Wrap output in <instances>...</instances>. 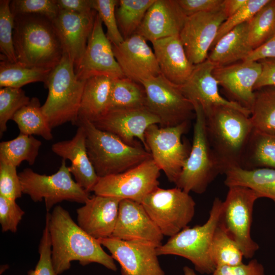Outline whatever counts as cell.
<instances>
[{"instance_id": "cell-1", "label": "cell", "mask_w": 275, "mask_h": 275, "mask_svg": "<svg viewBox=\"0 0 275 275\" xmlns=\"http://www.w3.org/2000/svg\"><path fill=\"white\" fill-rule=\"evenodd\" d=\"M51 245V260L57 275L68 270L72 261L82 266L92 263L101 264L108 269L116 271L117 267L112 256L102 249L96 239L76 224L69 212L60 205L47 212Z\"/></svg>"}, {"instance_id": "cell-2", "label": "cell", "mask_w": 275, "mask_h": 275, "mask_svg": "<svg viewBox=\"0 0 275 275\" xmlns=\"http://www.w3.org/2000/svg\"><path fill=\"white\" fill-rule=\"evenodd\" d=\"M203 111L207 138L224 174L231 168L240 167L254 131L250 116L223 105Z\"/></svg>"}, {"instance_id": "cell-3", "label": "cell", "mask_w": 275, "mask_h": 275, "mask_svg": "<svg viewBox=\"0 0 275 275\" xmlns=\"http://www.w3.org/2000/svg\"><path fill=\"white\" fill-rule=\"evenodd\" d=\"M13 39L17 63L22 65L52 70L63 57L53 21L45 16H14Z\"/></svg>"}, {"instance_id": "cell-4", "label": "cell", "mask_w": 275, "mask_h": 275, "mask_svg": "<svg viewBox=\"0 0 275 275\" xmlns=\"http://www.w3.org/2000/svg\"><path fill=\"white\" fill-rule=\"evenodd\" d=\"M78 125L85 130L88 154L99 177L125 172L152 158L145 148L125 143L86 119L78 117Z\"/></svg>"}, {"instance_id": "cell-5", "label": "cell", "mask_w": 275, "mask_h": 275, "mask_svg": "<svg viewBox=\"0 0 275 275\" xmlns=\"http://www.w3.org/2000/svg\"><path fill=\"white\" fill-rule=\"evenodd\" d=\"M85 81L77 78L73 63L63 54L44 85L48 93L41 109L52 128L67 122L77 124Z\"/></svg>"}, {"instance_id": "cell-6", "label": "cell", "mask_w": 275, "mask_h": 275, "mask_svg": "<svg viewBox=\"0 0 275 275\" xmlns=\"http://www.w3.org/2000/svg\"><path fill=\"white\" fill-rule=\"evenodd\" d=\"M223 201L215 198L207 221L202 225L186 227L157 248L158 256L175 255L190 261L201 274H211L215 269L210 254L215 230L218 225Z\"/></svg>"}, {"instance_id": "cell-7", "label": "cell", "mask_w": 275, "mask_h": 275, "mask_svg": "<svg viewBox=\"0 0 275 275\" xmlns=\"http://www.w3.org/2000/svg\"><path fill=\"white\" fill-rule=\"evenodd\" d=\"M193 104L195 113L193 144L175 185L187 193L202 194L224 172L209 142L203 109L199 104Z\"/></svg>"}, {"instance_id": "cell-8", "label": "cell", "mask_w": 275, "mask_h": 275, "mask_svg": "<svg viewBox=\"0 0 275 275\" xmlns=\"http://www.w3.org/2000/svg\"><path fill=\"white\" fill-rule=\"evenodd\" d=\"M66 160L62 159L58 171L51 175L39 174L30 168L18 174L22 193L35 202L44 200L47 212L63 201L85 204L90 197L72 179Z\"/></svg>"}, {"instance_id": "cell-9", "label": "cell", "mask_w": 275, "mask_h": 275, "mask_svg": "<svg viewBox=\"0 0 275 275\" xmlns=\"http://www.w3.org/2000/svg\"><path fill=\"white\" fill-rule=\"evenodd\" d=\"M181 188L157 187L141 204L163 236L172 237L188 226L195 216L196 203Z\"/></svg>"}, {"instance_id": "cell-10", "label": "cell", "mask_w": 275, "mask_h": 275, "mask_svg": "<svg viewBox=\"0 0 275 275\" xmlns=\"http://www.w3.org/2000/svg\"><path fill=\"white\" fill-rule=\"evenodd\" d=\"M223 202L220 222L237 243L246 259L253 258L259 246L252 238L251 229L255 202L260 198L253 189L242 186L228 187Z\"/></svg>"}, {"instance_id": "cell-11", "label": "cell", "mask_w": 275, "mask_h": 275, "mask_svg": "<svg viewBox=\"0 0 275 275\" xmlns=\"http://www.w3.org/2000/svg\"><path fill=\"white\" fill-rule=\"evenodd\" d=\"M146 92L145 107L157 116L161 127L176 126L195 117L192 102L162 74L141 82Z\"/></svg>"}, {"instance_id": "cell-12", "label": "cell", "mask_w": 275, "mask_h": 275, "mask_svg": "<svg viewBox=\"0 0 275 275\" xmlns=\"http://www.w3.org/2000/svg\"><path fill=\"white\" fill-rule=\"evenodd\" d=\"M189 122L171 127L149 126L145 137L152 158L169 181L176 183L189 152L182 142Z\"/></svg>"}, {"instance_id": "cell-13", "label": "cell", "mask_w": 275, "mask_h": 275, "mask_svg": "<svg viewBox=\"0 0 275 275\" xmlns=\"http://www.w3.org/2000/svg\"><path fill=\"white\" fill-rule=\"evenodd\" d=\"M160 169L153 159L119 174L99 177L93 189L95 195L142 203L159 187Z\"/></svg>"}, {"instance_id": "cell-14", "label": "cell", "mask_w": 275, "mask_h": 275, "mask_svg": "<svg viewBox=\"0 0 275 275\" xmlns=\"http://www.w3.org/2000/svg\"><path fill=\"white\" fill-rule=\"evenodd\" d=\"M227 18L222 7L186 17L179 35L187 57L194 65L205 61L221 24Z\"/></svg>"}, {"instance_id": "cell-15", "label": "cell", "mask_w": 275, "mask_h": 275, "mask_svg": "<svg viewBox=\"0 0 275 275\" xmlns=\"http://www.w3.org/2000/svg\"><path fill=\"white\" fill-rule=\"evenodd\" d=\"M74 71L77 78L82 81L98 75L113 78L125 76L115 57L113 45L103 31L102 22L97 13L85 51Z\"/></svg>"}, {"instance_id": "cell-16", "label": "cell", "mask_w": 275, "mask_h": 275, "mask_svg": "<svg viewBox=\"0 0 275 275\" xmlns=\"http://www.w3.org/2000/svg\"><path fill=\"white\" fill-rule=\"evenodd\" d=\"M98 240L119 264L121 275H165L156 247L113 237Z\"/></svg>"}, {"instance_id": "cell-17", "label": "cell", "mask_w": 275, "mask_h": 275, "mask_svg": "<svg viewBox=\"0 0 275 275\" xmlns=\"http://www.w3.org/2000/svg\"><path fill=\"white\" fill-rule=\"evenodd\" d=\"M98 129L113 133L125 143L135 145L138 139L149 152L145 134L147 128L159 124L160 120L146 107L108 110L92 122Z\"/></svg>"}, {"instance_id": "cell-18", "label": "cell", "mask_w": 275, "mask_h": 275, "mask_svg": "<svg viewBox=\"0 0 275 275\" xmlns=\"http://www.w3.org/2000/svg\"><path fill=\"white\" fill-rule=\"evenodd\" d=\"M163 236L141 203L126 199L120 201L112 237L158 248L162 244Z\"/></svg>"}, {"instance_id": "cell-19", "label": "cell", "mask_w": 275, "mask_h": 275, "mask_svg": "<svg viewBox=\"0 0 275 275\" xmlns=\"http://www.w3.org/2000/svg\"><path fill=\"white\" fill-rule=\"evenodd\" d=\"M113 49L125 77L141 83L161 74L154 51L142 36L134 34L120 44L113 45Z\"/></svg>"}, {"instance_id": "cell-20", "label": "cell", "mask_w": 275, "mask_h": 275, "mask_svg": "<svg viewBox=\"0 0 275 275\" xmlns=\"http://www.w3.org/2000/svg\"><path fill=\"white\" fill-rule=\"evenodd\" d=\"M259 61H242L215 67L212 73L231 100L250 109L255 98L254 87L261 73Z\"/></svg>"}, {"instance_id": "cell-21", "label": "cell", "mask_w": 275, "mask_h": 275, "mask_svg": "<svg viewBox=\"0 0 275 275\" xmlns=\"http://www.w3.org/2000/svg\"><path fill=\"white\" fill-rule=\"evenodd\" d=\"M97 12L79 14L60 10L52 20L63 54L67 55L75 68L85 51Z\"/></svg>"}, {"instance_id": "cell-22", "label": "cell", "mask_w": 275, "mask_h": 275, "mask_svg": "<svg viewBox=\"0 0 275 275\" xmlns=\"http://www.w3.org/2000/svg\"><path fill=\"white\" fill-rule=\"evenodd\" d=\"M216 66L207 59L195 66L189 77L180 88L192 103L200 105L203 111L214 106H229L250 116V111L239 104L223 97L212 72Z\"/></svg>"}, {"instance_id": "cell-23", "label": "cell", "mask_w": 275, "mask_h": 275, "mask_svg": "<svg viewBox=\"0 0 275 275\" xmlns=\"http://www.w3.org/2000/svg\"><path fill=\"white\" fill-rule=\"evenodd\" d=\"M115 197L94 195L76 210L78 226L96 239L112 236L120 201Z\"/></svg>"}, {"instance_id": "cell-24", "label": "cell", "mask_w": 275, "mask_h": 275, "mask_svg": "<svg viewBox=\"0 0 275 275\" xmlns=\"http://www.w3.org/2000/svg\"><path fill=\"white\" fill-rule=\"evenodd\" d=\"M186 17L177 0H155L147 10L135 34L151 43L178 36Z\"/></svg>"}, {"instance_id": "cell-25", "label": "cell", "mask_w": 275, "mask_h": 275, "mask_svg": "<svg viewBox=\"0 0 275 275\" xmlns=\"http://www.w3.org/2000/svg\"><path fill=\"white\" fill-rule=\"evenodd\" d=\"M74 137L70 140L58 142L51 146L52 151L62 159L71 162L70 172L75 182L86 191H92L99 177L97 175L88 154L86 133L78 125Z\"/></svg>"}, {"instance_id": "cell-26", "label": "cell", "mask_w": 275, "mask_h": 275, "mask_svg": "<svg viewBox=\"0 0 275 275\" xmlns=\"http://www.w3.org/2000/svg\"><path fill=\"white\" fill-rule=\"evenodd\" d=\"M151 43L161 74L176 85H183L195 65L188 59L179 35L162 38Z\"/></svg>"}, {"instance_id": "cell-27", "label": "cell", "mask_w": 275, "mask_h": 275, "mask_svg": "<svg viewBox=\"0 0 275 275\" xmlns=\"http://www.w3.org/2000/svg\"><path fill=\"white\" fill-rule=\"evenodd\" d=\"M248 31V21L232 30L214 45L207 59L216 67L244 61L253 51Z\"/></svg>"}, {"instance_id": "cell-28", "label": "cell", "mask_w": 275, "mask_h": 275, "mask_svg": "<svg viewBox=\"0 0 275 275\" xmlns=\"http://www.w3.org/2000/svg\"><path fill=\"white\" fill-rule=\"evenodd\" d=\"M113 79L98 75L86 80L78 117L93 122L108 111Z\"/></svg>"}, {"instance_id": "cell-29", "label": "cell", "mask_w": 275, "mask_h": 275, "mask_svg": "<svg viewBox=\"0 0 275 275\" xmlns=\"http://www.w3.org/2000/svg\"><path fill=\"white\" fill-rule=\"evenodd\" d=\"M225 184L249 187L257 193L260 198L271 200L275 205V170L257 168L247 170L240 167L229 169L224 174Z\"/></svg>"}, {"instance_id": "cell-30", "label": "cell", "mask_w": 275, "mask_h": 275, "mask_svg": "<svg viewBox=\"0 0 275 275\" xmlns=\"http://www.w3.org/2000/svg\"><path fill=\"white\" fill-rule=\"evenodd\" d=\"M250 112L255 131L275 135V87H265L255 91Z\"/></svg>"}, {"instance_id": "cell-31", "label": "cell", "mask_w": 275, "mask_h": 275, "mask_svg": "<svg viewBox=\"0 0 275 275\" xmlns=\"http://www.w3.org/2000/svg\"><path fill=\"white\" fill-rule=\"evenodd\" d=\"M240 167L247 170L262 168L275 170V135L254 130Z\"/></svg>"}, {"instance_id": "cell-32", "label": "cell", "mask_w": 275, "mask_h": 275, "mask_svg": "<svg viewBox=\"0 0 275 275\" xmlns=\"http://www.w3.org/2000/svg\"><path fill=\"white\" fill-rule=\"evenodd\" d=\"M12 120L17 125L21 134L40 135L48 141L53 138L52 128L37 97L32 98L26 105L17 111Z\"/></svg>"}, {"instance_id": "cell-33", "label": "cell", "mask_w": 275, "mask_h": 275, "mask_svg": "<svg viewBox=\"0 0 275 275\" xmlns=\"http://www.w3.org/2000/svg\"><path fill=\"white\" fill-rule=\"evenodd\" d=\"M146 98L141 83L125 76L113 78L108 111L145 107Z\"/></svg>"}, {"instance_id": "cell-34", "label": "cell", "mask_w": 275, "mask_h": 275, "mask_svg": "<svg viewBox=\"0 0 275 275\" xmlns=\"http://www.w3.org/2000/svg\"><path fill=\"white\" fill-rule=\"evenodd\" d=\"M52 70L29 67L6 60L0 62V87L21 88L34 82H47Z\"/></svg>"}, {"instance_id": "cell-35", "label": "cell", "mask_w": 275, "mask_h": 275, "mask_svg": "<svg viewBox=\"0 0 275 275\" xmlns=\"http://www.w3.org/2000/svg\"><path fill=\"white\" fill-rule=\"evenodd\" d=\"M155 0H119L116 10L118 28L124 40L135 34Z\"/></svg>"}, {"instance_id": "cell-36", "label": "cell", "mask_w": 275, "mask_h": 275, "mask_svg": "<svg viewBox=\"0 0 275 275\" xmlns=\"http://www.w3.org/2000/svg\"><path fill=\"white\" fill-rule=\"evenodd\" d=\"M210 254L216 267L235 266L243 263L244 257L241 250L220 221L214 232Z\"/></svg>"}, {"instance_id": "cell-37", "label": "cell", "mask_w": 275, "mask_h": 275, "mask_svg": "<svg viewBox=\"0 0 275 275\" xmlns=\"http://www.w3.org/2000/svg\"><path fill=\"white\" fill-rule=\"evenodd\" d=\"M41 144V142L33 135L19 133L14 139L0 143V156L16 167L23 161L33 165Z\"/></svg>"}, {"instance_id": "cell-38", "label": "cell", "mask_w": 275, "mask_h": 275, "mask_svg": "<svg viewBox=\"0 0 275 275\" xmlns=\"http://www.w3.org/2000/svg\"><path fill=\"white\" fill-rule=\"evenodd\" d=\"M275 34V0L270 1L248 21V36L253 50Z\"/></svg>"}, {"instance_id": "cell-39", "label": "cell", "mask_w": 275, "mask_h": 275, "mask_svg": "<svg viewBox=\"0 0 275 275\" xmlns=\"http://www.w3.org/2000/svg\"><path fill=\"white\" fill-rule=\"evenodd\" d=\"M21 88L3 87L0 89V136L7 130L8 121L30 101Z\"/></svg>"}, {"instance_id": "cell-40", "label": "cell", "mask_w": 275, "mask_h": 275, "mask_svg": "<svg viewBox=\"0 0 275 275\" xmlns=\"http://www.w3.org/2000/svg\"><path fill=\"white\" fill-rule=\"evenodd\" d=\"M9 0L0 1L1 60L17 63L13 44L14 17L10 9Z\"/></svg>"}, {"instance_id": "cell-41", "label": "cell", "mask_w": 275, "mask_h": 275, "mask_svg": "<svg viewBox=\"0 0 275 275\" xmlns=\"http://www.w3.org/2000/svg\"><path fill=\"white\" fill-rule=\"evenodd\" d=\"M118 0H92V9L106 28V35L113 45L121 43L124 39L118 28L116 10Z\"/></svg>"}, {"instance_id": "cell-42", "label": "cell", "mask_w": 275, "mask_h": 275, "mask_svg": "<svg viewBox=\"0 0 275 275\" xmlns=\"http://www.w3.org/2000/svg\"><path fill=\"white\" fill-rule=\"evenodd\" d=\"M10 7L14 17L21 14H39L52 20L60 11L56 0H13L11 1Z\"/></svg>"}, {"instance_id": "cell-43", "label": "cell", "mask_w": 275, "mask_h": 275, "mask_svg": "<svg viewBox=\"0 0 275 275\" xmlns=\"http://www.w3.org/2000/svg\"><path fill=\"white\" fill-rule=\"evenodd\" d=\"M270 0H249L238 12L227 18L221 24L212 47L227 33L236 26L248 22Z\"/></svg>"}, {"instance_id": "cell-44", "label": "cell", "mask_w": 275, "mask_h": 275, "mask_svg": "<svg viewBox=\"0 0 275 275\" xmlns=\"http://www.w3.org/2000/svg\"><path fill=\"white\" fill-rule=\"evenodd\" d=\"M16 168L0 156V196L14 200L20 198L23 194Z\"/></svg>"}, {"instance_id": "cell-45", "label": "cell", "mask_w": 275, "mask_h": 275, "mask_svg": "<svg viewBox=\"0 0 275 275\" xmlns=\"http://www.w3.org/2000/svg\"><path fill=\"white\" fill-rule=\"evenodd\" d=\"M24 213L15 200L0 196V224L3 232L15 233Z\"/></svg>"}, {"instance_id": "cell-46", "label": "cell", "mask_w": 275, "mask_h": 275, "mask_svg": "<svg viewBox=\"0 0 275 275\" xmlns=\"http://www.w3.org/2000/svg\"><path fill=\"white\" fill-rule=\"evenodd\" d=\"M38 252L39 260L35 268L28 272V275H57L52 263L51 245L46 221L40 241Z\"/></svg>"}, {"instance_id": "cell-47", "label": "cell", "mask_w": 275, "mask_h": 275, "mask_svg": "<svg viewBox=\"0 0 275 275\" xmlns=\"http://www.w3.org/2000/svg\"><path fill=\"white\" fill-rule=\"evenodd\" d=\"M210 275H265V269L263 265L254 259L247 264L217 267Z\"/></svg>"}, {"instance_id": "cell-48", "label": "cell", "mask_w": 275, "mask_h": 275, "mask_svg": "<svg viewBox=\"0 0 275 275\" xmlns=\"http://www.w3.org/2000/svg\"><path fill=\"white\" fill-rule=\"evenodd\" d=\"M177 2L184 14L188 17L219 9L224 0H177Z\"/></svg>"}, {"instance_id": "cell-49", "label": "cell", "mask_w": 275, "mask_h": 275, "mask_svg": "<svg viewBox=\"0 0 275 275\" xmlns=\"http://www.w3.org/2000/svg\"><path fill=\"white\" fill-rule=\"evenodd\" d=\"M259 62L262 70L255 85L254 91L265 87H275V59H266Z\"/></svg>"}, {"instance_id": "cell-50", "label": "cell", "mask_w": 275, "mask_h": 275, "mask_svg": "<svg viewBox=\"0 0 275 275\" xmlns=\"http://www.w3.org/2000/svg\"><path fill=\"white\" fill-rule=\"evenodd\" d=\"M60 10L79 14H89L92 9V0H56Z\"/></svg>"}, {"instance_id": "cell-51", "label": "cell", "mask_w": 275, "mask_h": 275, "mask_svg": "<svg viewBox=\"0 0 275 275\" xmlns=\"http://www.w3.org/2000/svg\"><path fill=\"white\" fill-rule=\"evenodd\" d=\"M266 59H275V34L268 41L253 50L246 61H259Z\"/></svg>"}, {"instance_id": "cell-52", "label": "cell", "mask_w": 275, "mask_h": 275, "mask_svg": "<svg viewBox=\"0 0 275 275\" xmlns=\"http://www.w3.org/2000/svg\"><path fill=\"white\" fill-rule=\"evenodd\" d=\"M249 0H224L223 7L227 18L240 10Z\"/></svg>"}, {"instance_id": "cell-53", "label": "cell", "mask_w": 275, "mask_h": 275, "mask_svg": "<svg viewBox=\"0 0 275 275\" xmlns=\"http://www.w3.org/2000/svg\"><path fill=\"white\" fill-rule=\"evenodd\" d=\"M183 271L184 275H197L194 270L187 266L183 268Z\"/></svg>"}]
</instances>
